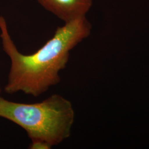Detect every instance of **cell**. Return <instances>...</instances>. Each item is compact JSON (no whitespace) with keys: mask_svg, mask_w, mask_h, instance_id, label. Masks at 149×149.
I'll return each instance as SVG.
<instances>
[{"mask_svg":"<svg viewBox=\"0 0 149 149\" xmlns=\"http://www.w3.org/2000/svg\"><path fill=\"white\" fill-rule=\"evenodd\" d=\"M52 148L48 144L41 141H32V144L30 146L31 149H50Z\"/></svg>","mask_w":149,"mask_h":149,"instance_id":"obj_4","label":"cell"},{"mask_svg":"<svg viewBox=\"0 0 149 149\" xmlns=\"http://www.w3.org/2000/svg\"><path fill=\"white\" fill-rule=\"evenodd\" d=\"M0 93H1V88H0Z\"/></svg>","mask_w":149,"mask_h":149,"instance_id":"obj_5","label":"cell"},{"mask_svg":"<svg viewBox=\"0 0 149 149\" xmlns=\"http://www.w3.org/2000/svg\"><path fill=\"white\" fill-rule=\"evenodd\" d=\"M0 117L24 129L32 141H41L52 147L69 138L74 112L70 101L58 94L33 104L9 101L0 96Z\"/></svg>","mask_w":149,"mask_h":149,"instance_id":"obj_2","label":"cell"},{"mask_svg":"<svg viewBox=\"0 0 149 149\" xmlns=\"http://www.w3.org/2000/svg\"><path fill=\"white\" fill-rule=\"evenodd\" d=\"M86 16L77 18L58 27L53 37L34 53H21L8 31L5 19L0 16V37L2 47L11 60L5 91L8 94L23 92L38 97L61 81L59 72L69 60L70 52L91 33Z\"/></svg>","mask_w":149,"mask_h":149,"instance_id":"obj_1","label":"cell"},{"mask_svg":"<svg viewBox=\"0 0 149 149\" xmlns=\"http://www.w3.org/2000/svg\"><path fill=\"white\" fill-rule=\"evenodd\" d=\"M47 10L65 23L85 16L92 5V0H37Z\"/></svg>","mask_w":149,"mask_h":149,"instance_id":"obj_3","label":"cell"}]
</instances>
